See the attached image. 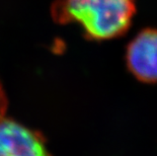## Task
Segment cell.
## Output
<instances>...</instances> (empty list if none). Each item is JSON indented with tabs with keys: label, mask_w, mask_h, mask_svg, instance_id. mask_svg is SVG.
I'll list each match as a JSON object with an SVG mask.
<instances>
[{
	"label": "cell",
	"mask_w": 157,
	"mask_h": 156,
	"mask_svg": "<svg viewBox=\"0 0 157 156\" xmlns=\"http://www.w3.org/2000/svg\"><path fill=\"white\" fill-rule=\"evenodd\" d=\"M136 0H55L52 16L57 24H76L94 41L125 35L136 14Z\"/></svg>",
	"instance_id": "obj_1"
},
{
	"label": "cell",
	"mask_w": 157,
	"mask_h": 156,
	"mask_svg": "<svg viewBox=\"0 0 157 156\" xmlns=\"http://www.w3.org/2000/svg\"><path fill=\"white\" fill-rule=\"evenodd\" d=\"M6 105L0 83V156H50L39 133L6 117Z\"/></svg>",
	"instance_id": "obj_2"
},
{
	"label": "cell",
	"mask_w": 157,
	"mask_h": 156,
	"mask_svg": "<svg viewBox=\"0 0 157 156\" xmlns=\"http://www.w3.org/2000/svg\"><path fill=\"white\" fill-rule=\"evenodd\" d=\"M126 62L138 80L157 83V29L147 28L135 36L127 47Z\"/></svg>",
	"instance_id": "obj_3"
}]
</instances>
